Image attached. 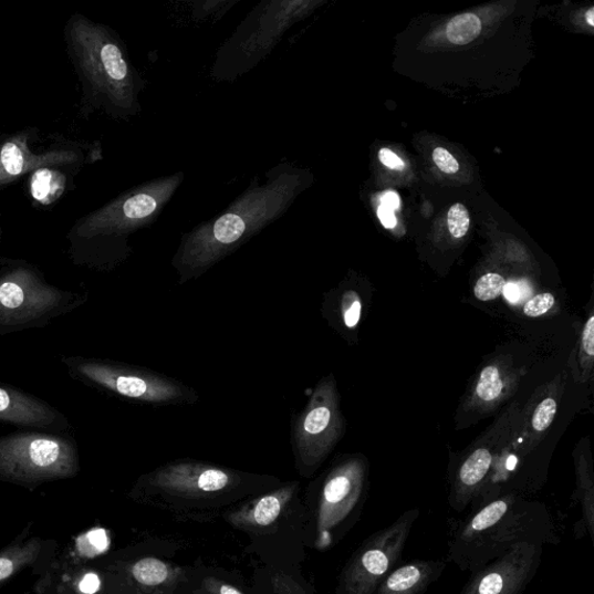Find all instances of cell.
<instances>
[{
    "label": "cell",
    "instance_id": "cell-1",
    "mask_svg": "<svg viewBox=\"0 0 594 594\" xmlns=\"http://www.w3.org/2000/svg\"><path fill=\"white\" fill-rule=\"evenodd\" d=\"M311 178L306 169L280 164L267 174L264 183L254 179L220 216L184 233L173 259L179 283L204 275L283 217L311 185Z\"/></svg>",
    "mask_w": 594,
    "mask_h": 594
},
{
    "label": "cell",
    "instance_id": "cell-2",
    "mask_svg": "<svg viewBox=\"0 0 594 594\" xmlns=\"http://www.w3.org/2000/svg\"><path fill=\"white\" fill-rule=\"evenodd\" d=\"M557 544L555 522L544 506L504 494L473 510L448 543L447 562L475 573L519 543Z\"/></svg>",
    "mask_w": 594,
    "mask_h": 594
},
{
    "label": "cell",
    "instance_id": "cell-3",
    "mask_svg": "<svg viewBox=\"0 0 594 594\" xmlns=\"http://www.w3.org/2000/svg\"><path fill=\"white\" fill-rule=\"evenodd\" d=\"M70 41L90 83L123 113H137L145 82L107 30L76 17L71 22Z\"/></svg>",
    "mask_w": 594,
    "mask_h": 594
},
{
    "label": "cell",
    "instance_id": "cell-4",
    "mask_svg": "<svg viewBox=\"0 0 594 594\" xmlns=\"http://www.w3.org/2000/svg\"><path fill=\"white\" fill-rule=\"evenodd\" d=\"M80 470L76 446L44 434H18L0 438V478L23 484L63 480Z\"/></svg>",
    "mask_w": 594,
    "mask_h": 594
},
{
    "label": "cell",
    "instance_id": "cell-5",
    "mask_svg": "<svg viewBox=\"0 0 594 594\" xmlns=\"http://www.w3.org/2000/svg\"><path fill=\"white\" fill-rule=\"evenodd\" d=\"M342 425L335 382L325 377L292 424L293 454L302 477H311L324 462L341 437Z\"/></svg>",
    "mask_w": 594,
    "mask_h": 594
},
{
    "label": "cell",
    "instance_id": "cell-6",
    "mask_svg": "<svg viewBox=\"0 0 594 594\" xmlns=\"http://www.w3.org/2000/svg\"><path fill=\"white\" fill-rule=\"evenodd\" d=\"M419 513L417 509L408 510L369 536L344 567L337 594H376L402 561Z\"/></svg>",
    "mask_w": 594,
    "mask_h": 594
},
{
    "label": "cell",
    "instance_id": "cell-7",
    "mask_svg": "<svg viewBox=\"0 0 594 594\" xmlns=\"http://www.w3.org/2000/svg\"><path fill=\"white\" fill-rule=\"evenodd\" d=\"M184 180V174L158 178L137 186L96 212L77 228L84 239L97 236H123L156 222Z\"/></svg>",
    "mask_w": 594,
    "mask_h": 594
},
{
    "label": "cell",
    "instance_id": "cell-8",
    "mask_svg": "<svg viewBox=\"0 0 594 594\" xmlns=\"http://www.w3.org/2000/svg\"><path fill=\"white\" fill-rule=\"evenodd\" d=\"M69 365L80 375L117 395L150 404H192L198 394L175 378L128 366L93 361H74Z\"/></svg>",
    "mask_w": 594,
    "mask_h": 594
},
{
    "label": "cell",
    "instance_id": "cell-9",
    "mask_svg": "<svg viewBox=\"0 0 594 594\" xmlns=\"http://www.w3.org/2000/svg\"><path fill=\"white\" fill-rule=\"evenodd\" d=\"M366 490V470L358 460H348L332 469L323 482L317 509L316 546L326 550L345 527L362 512Z\"/></svg>",
    "mask_w": 594,
    "mask_h": 594
},
{
    "label": "cell",
    "instance_id": "cell-10",
    "mask_svg": "<svg viewBox=\"0 0 594 594\" xmlns=\"http://www.w3.org/2000/svg\"><path fill=\"white\" fill-rule=\"evenodd\" d=\"M144 486L166 497H216L243 484L242 472L195 460H178L146 475Z\"/></svg>",
    "mask_w": 594,
    "mask_h": 594
},
{
    "label": "cell",
    "instance_id": "cell-11",
    "mask_svg": "<svg viewBox=\"0 0 594 594\" xmlns=\"http://www.w3.org/2000/svg\"><path fill=\"white\" fill-rule=\"evenodd\" d=\"M543 546L530 542L512 546L472 573L460 594H524L539 572Z\"/></svg>",
    "mask_w": 594,
    "mask_h": 594
},
{
    "label": "cell",
    "instance_id": "cell-12",
    "mask_svg": "<svg viewBox=\"0 0 594 594\" xmlns=\"http://www.w3.org/2000/svg\"><path fill=\"white\" fill-rule=\"evenodd\" d=\"M62 292L29 270H15L0 278V325H21L55 311Z\"/></svg>",
    "mask_w": 594,
    "mask_h": 594
},
{
    "label": "cell",
    "instance_id": "cell-13",
    "mask_svg": "<svg viewBox=\"0 0 594 594\" xmlns=\"http://www.w3.org/2000/svg\"><path fill=\"white\" fill-rule=\"evenodd\" d=\"M493 462L489 447L477 448L461 463L451 481L448 502L451 509L463 512L486 486Z\"/></svg>",
    "mask_w": 594,
    "mask_h": 594
},
{
    "label": "cell",
    "instance_id": "cell-14",
    "mask_svg": "<svg viewBox=\"0 0 594 594\" xmlns=\"http://www.w3.org/2000/svg\"><path fill=\"white\" fill-rule=\"evenodd\" d=\"M298 488V482L284 484L232 512L228 517V521L235 528L243 531L269 529L275 524L283 511L293 501Z\"/></svg>",
    "mask_w": 594,
    "mask_h": 594
},
{
    "label": "cell",
    "instance_id": "cell-15",
    "mask_svg": "<svg viewBox=\"0 0 594 594\" xmlns=\"http://www.w3.org/2000/svg\"><path fill=\"white\" fill-rule=\"evenodd\" d=\"M76 156L70 152H52L34 155L28 148L27 139L12 138L0 148V185L8 184L29 171L46 166L71 163Z\"/></svg>",
    "mask_w": 594,
    "mask_h": 594
},
{
    "label": "cell",
    "instance_id": "cell-16",
    "mask_svg": "<svg viewBox=\"0 0 594 594\" xmlns=\"http://www.w3.org/2000/svg\"><path fill=\"white\" fill-rule=\"evenodd\" d=\"M446 560H413L398 564L376 594H425L445 573Z\"/></svg>",
    "mask_w": 594,
    "mask_h": 594
},
{
    "label": "cell",
    "instance_id": "cell-17",
    "mask_svg": "<svg viewBox=\"0 0 594 594\" xmlns=\"http://www.w3.org/2000/svg\"><path fill=\"white\" fill-rule=\"evenodd\" d=\"M58 414L49 404L0 386V421L46 429L56 424Z\"/></svg>",
    "mask_w": 594,
    "mask_h": 594
},
{
    "label": "cell",
    "instance_id": "cell-18",
    "mask_svg": "<svg viewBox=\"0 0 594 594\" xmlns=\"http://www.w3.org/2000/svg\"><path fill=\"white\" fill-rule=\"evenodd\" d=\"M41 553V542L38 539L11 546L0 554V584L10 580L22 569L34 563Z\"/></svg>",
    "mask_w": 594,
    "mask_h": 594
},
{
    "label": "cell",
    "instance_id": "cell-19",
    "mask_svg": "<svg viewBox=\"0 0 594 594\" xmlns=\"http://www.w3.org/2000/svg\"><path fill=\"white\" fill-rule=\"evenodd\" d=\"M131 574L138 584L155 587L173 582L177 570L161 560L146 557L132 565Z\"/></svg>",
    "mask_w": 594,
    "mask_h": 594
},
{
    "label": "cell",
    "instance_id": "cell-20",
    "mask_svg": "<svg viewBox=\"0 0 594 594\" xmlns=\"http://www.w3.org/2000/svg\"><path fill=\"white\" fill-rule=\"evenodd\" d=\"M65 177L49 168L34 171L31 179V194L35 201L49 206L55 202L64 192Z\"/></svg>",
    "mask_w": 594,
    "mask_h": 594
},
{
    "label": "cell",
    "instance_id": "cell-21",
    "mask_svg": "<svg viewBox=\"0 0 594 594\" xmlns=\"http://www.w3.org/2000/svg\"><path fill=\"white\" fill-rule=\"evenodd\" d=\"M482 32V22L477 14L463 13L448 22L447 39L455 44L465 45L477 39Z\"/></svg>",
    "mask_w": 594,
    "mask_h": 594
},
{
    "label": "cell",
    "instance_id": "cell-22",
    "mask_svg": "<svg viewBox=\"0 0 594 594\" xmlns=\"http://www.w3.org/2000/svg\"><path fill=\"white\" fill-rule=\"evenodd\" d=\"M504 386L506 384L501 369L491 365L481 372L475 395H477L481 403L491 404L501 398Z\"/></svg>",
    "mask_w": 594,
    "mask_h": 594
},
{
    "label": "cell",
    "instance_id": "cell-23",
    "mask_svg": "<svg viewBox=\"0 0 594 594\" xmlns=\"http://www.w3.org/2000/svg\"><path fill=\"white\" fill-rule=\"evenodd\" d=\"M506 279L497 273L481 277L473 288V295L482 302H489L501 296L506 286Z\"/></svg>",
    "mask_w": 594,
    "mask_h": 594
},
{
    "label": "cell",
    "instance_id": "cell-24",
    "mask_svg": "<svg viewBox=\"0 0 594 594\" xmlns=\"http://www.w3.org/2000/svg\"><path fill=\"white\" fill-rule=\"evenodd\" d=\"M363 304L358 294L347 291L342 295L341 312L344 325L354 329L362 319Z\"/></svg>",
    "mask_w": 594,
    "mask_h": 594
},
{
    "label": "cell",
    "instance_id": "cell-25",
    "mask_svg": "<svg viewBox=\"0 0 594 594\" xmlns=\"http://www.w3.org/2000/svg\"><path fill=\"white\" fill-rule=\"evenodd\" d=\"M557 411V403L554 398L543 399L536 407L533 417L532 426L535 433H544L550 429Z\"/></svg>",
    "mask_w": 594,
    "mask_h": 594
},
{
    "label": "cell",
    "instance_id": "cell-26",
    "mask_svg": "<svg viewBox=\"0 0 594 594\" xmlns=\"http://www.w3.org/2000/svg\"><path fill=\"white\" fill-rule=\"evenodd\" d=\"M448 228L451 236L462 239L469 230L470 218L467 208L461 204H456L448 211Z\"/></svg>",
    "mask_w": 594,
    "mask_h": 594
},
{
    "label": "cell",
    "instance_id": "cell-27",
    "mask_svg": "<svg viewBox=\"0 0 594 594\" xmlns=\"http://www.w3.org/2000/svg\"><path fill=\"white\" fill-rule=\"evenodd\" d=\"M555 305V298L551 293H542L530 299L524 305V314L529 317H539L551 311Z\"/></svg>",
    "mask_w": 594,
    "mask_h": 594
},
{
    "label": "cell",
    "instance_id": "cell-28",
    "mask_svg": "<svg viewBox=\"0 0 594 594\" xmlns=\"http://www.w3.org/2000/svg\"><path fill=\"white\" fill-rule=\"evenodd\" d=\"M583 365L592 364L594 356V317L591 315L584 326L582 336Z\"/></svg>",
    "mask_w": 594,
    "mask_h": 594
},
{
    "label": "cell",
    "instance_id": "cell-29",
    "mask_svg": "<svg viewBox=\"0 0 594 594\" xmlns=\"http://www.w3.org/2000/svg\"><path fill=\"white\" fill-rule=\"evenodd\" d=\"M200 594H244L239 588L216 577H207L201 585Z\"/></svg>",
    "mask_w": 594,
    "mask_h": 594
},
{
    "label": "cell",
    "instance_id": "cell-30",
    "mask_svg": "<svg viewBox=\"0 0 594 594\" xmlns=\"http://www.w3.org/2000/svg\"><path fill=\"white\" fill-rule=\"evenodd\" d=\"M434 160L438 168L447 175H455L460 169L458 160L444 148L435 149Z\"/></svg>",
    "mask_w": 594,
    "mask_h": 594
},
{
    "label": "cell",
    "instance_id": "cell-31",
    "mask_svg": "<svg viewBox=\"0 0 594 594\" xmlns=\"http://www.w3.org/2000/svg\"><path fill=\"white\" fill-rule=\"evenodd\" d=\"M272 583L278 594H308L300 584L289 576H274Z\"/></svg>",
    "mask_w": 594,
    "mask_h": 594
},
{
    "label": "cell",
    "instance_id": "cell-32",
    "mask_svg": "<svg viewBox=\"0 0 594 594\" xmlns=\"http://www.w3.org/2000/svg\"><path fill=\"white\" fill-rule=\"evenodd\" d=\"M503 293L511 303H518L531 294V289L524 282L506 283Z\"/></svg>",
    "mask_w": 594,
    "mask_h": 594
},
{
    "label": "cell",
    "instance_id": "cell-33",
    "mask_svg": "<svg viewBox=\"0 0 594 594\" xmlns=\"http://www.w3.org/2000/svg\"><path fill=\"white\" fill-rule=\"evenodd\" d=\"M378 158L389 169H393V170H403L404 169L403 160L395 153H393L390 149H382V150H379Z\"/></svg>",
    "mask_w": 594,
    "mask_h": 594
},
{
    "label": "cell",
    "instance_id": "cell-34",
    "mask_svg": "<svg viewBox=\"0 0 594 594\" xmlns=\"http://www.w3.org/2000/svg\"><path fill=\"white\" fill-rule=\"evenodd\" d=\"M377 217L379 221H382L384 227L387 229H393L396 226V218L394 211L384 206L378 207Z\"/></svg>",
    "mask_w": 594,
    "mask_h": 594
},
{
    "label": "cell",
    "instance_id": "cell-35",
    "mask_svg": "<svg viewBox=\"0 0 594 594\" xmlns=\"http://www.w3.org/2000/svg\"><path fill=\"white\" fill-rule=\"evenodd\" d=\"M384 207L390 209V210H396L399 208L400 206V200H399V197L395 194V192H387L384 195L383 197V205Z\"/></svg>",
    "mask_w": 594,
    "mask_h": 594
},
{
    "label": "cell",
    "instance_id": "cell-36",
    "mask_svg": "<svg viewBox=\"0 0 594 594\" xmlns=\"http://www.w3.org/2000/svg\"><path fill=\"white\" fill-rule=\"evenodd\" d=\"M594 9H590L586 13V21L588 23L590 27H594Z\"/></svg>",
    "mask_w": 594,
    "mask_h": 594
}]
</instances>
